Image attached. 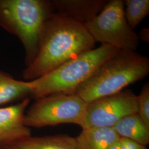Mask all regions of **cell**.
Instances as JSON below:
<instances>
[{"label":"cell","mask_w":149,"mask_h":149,"mask_svg":"<svg viewBox=\"0 0 149 149\" xmlns=\"http://www.w3.org/2000/svg\"><path fill=\"white\" fill-rule=\"evenodd\" d=\"M85 26L56 11L49 17L41 36L37 55L22 72L27 81L37 79L95 46Z\"/></svg>","instance_id":"6da1fadb"},{"label":"cell","mask_w":149,"mask_h":149,"mask_svg":"<svg viewBox=\"0 0 149 149\" xmlns=\"http://www.w3.org/2000/svg\"><path fill=\"white\" fill-rule=\"evenodd\" d=\"M149 73V59L134 51L118 50L78 87L76 94L88 103L116 94Z\"/></svg>","instance_id":"7a4b0ae2"},{"label":"cell","mask_w":149,"mask_h":149,"mask_svg":"<svg viewBox=\"0 0 149 149\" xmlns=\"http://www.w3.org/2000/svg\"><path fill=\"white\" fill-rule=\"evenodd\" d=\"M55 12L53 1L0 0V27L21 41L26 66L36 58L45 23Z\"/></svg>","instance_id":"3957f363"},{"label":"cell","mask_w":149,"mask_h":149,"mask_svg":"<svg viewBox=\"0 0 149 149\" xmlns=\"http://www.w3.org/2000/svg\"><path fill=\"white\" fill-rule=\"evenodd\" d=\"M118 49L101 45L77 55L37 79L30 81L36 100L54 93L76 94L78 87Z\"/></svg>","instance_id":"277c9868"},{"label":"cell","mask_w":149,"mask_h":149,"mask_svg":"<svg viewBox=\"0 0 149 149\" xmlns=\"http://www.w3.org/2000/svg\"><path fill=\"white\" fill-rule=\"evenodd\" d=\"M86 103L77 94L57 93L36 100L26 112L24 124L40 128L70 123L81 127L85 114Z\"/></svg>","instance_id":"5b68a950"},{"label":"cell","mask_w":149,"mask_h":149,"mask_svg":"<svg viewBox=\"0 0 149 149\" xmlns=\"http://www.w3.org/2000/svg\"><path fill=\"white\" fill-rule=\"evenodd\" d=\"M85 26L95 42L101 45L134 52L138 48V34L128 24L124 1H108L100 13Z\"/></svg>","instance_id":"8992f818"},{"label":"cell","mask_w":149,"mask_h":149,"mask_svg":"<svg viewBox=\"0 0 149 149\" xmlns=\"http://www.w3.org/2000/svg\"><path fill=\"white\" fill-rule=\"evenodd\" d=\"M136 98L132 91L125 90L88 103L81 127H113L124 117L138 113Z\"/></svg>","instance_id":"52a82bcc"},{"label":"cell","mask_w":149,"mask_h":149,"mask_svg":"<svg viewBox=\"0 0 149 149\" xmlns=\"http://www.w3.org/2000/svg\"><path fill=\"white\" fill-rule=\"evenodd\" d=\"M30 98L16 104L0 108V146L32 135L24 124V117Z\"/></svg>","instance_id":"ba28073f"},{"label":"cell","mask_w":149,"mask_h":149,"mask_svg":"<svg viewBox=\"0 0 149 149\" xmlns=\"http://www.w3.org/2000/svg\"><path fill=\"white\" fill-rule=\"evenodd\" d=\"M53 2L58 13L85 25L100 13L108 1L54 0Z\"/></svg>","instance_id":"9c48e42d"},{"label":"cell","mask_w":149,"mask_h":149,"mask_svg":"<svg viewBox=\"0 0 149 149\" xmlns=\"http://www.w3.org/2000/svg\"><path fill=\"white\" fill-rule=\"evenodd\" d=\"M0 149H81L75 138L67 134L29 136L0 146Z\"/></svg>","instance_id":"30bf717a"},{"label":"cell","mask_w":149,"mask_h":149,"mask_svg":"<svg viewBox=\"0 0 149 149\" xmlns=\"http://www.w3.org/2000/svg\"><path fill=\"white\" fill-rule=\"evenodd\" d=\"M120 138L113 127L82 129L75 138L81 149H108Z\"/></svg>","instance_id":"8fae6325"},{"label":"cell","mask_w":149,"mask_h":149,"mask_svg":"<svg viewBox=\"0 0 149 149\" xmlns=\"http://www.w3.org/2000/svg\"><path fill=\"white\" fill-rule=\"evenodd\" d=\"M113 128L120 138L127 139L146 146L149 144V127L138 113L122 118Z\"/></svg>","instance_id":"7c38bea8"},{"label":"cell","mask_w":149,"mask_h":149,"mask_svg":"<svg viewBox=\"0 0 149 149\" xmlns=\"http://www.w3.org/2000/svg\"><path fill=\"white\" fill-rule=\"evenodd\" d=\"M29 81L16 80L11 75L0 71V106L23 100L31 96Z\"/></svg>","instance_id":"4fadbf2b"},{"label":"cell","mask_w":149,"mask_h":149,"mask_svg":"<svg viewBox=\"0 0 149 149\" xmlns=\"http://www.w3.org/2000/svg\"><path fill=\"white\" fill-rule=\"evenodd\" d=\"M124 5L125 18L133 30L149 15V0H126Z\"/></svg>","instance_id":"5bb4252c"},{"label":"cell","mask_w":149,"mask_h":149,"mask_svg":"<svg viewBox=\"0 0 149 149\" xmlns=\"http://www.w3.org/2000/svg\"><path fill=\"white\" fill-rule=\"evenodd\" d=\"M138 113L145 123L149 127V84H145L136 98Z\"/></svg>","instance_id":"9a60e30c"},{"label":"cell","mask_w":149,"mask_h":149,"mask_svg":"<svg viewBox=\"0 0 149 149\" xmlns=\"http://www.w3.org/2000/svg\"><path fill=\"white\" fill-rule=\"evenodd\" d=\"M121 149H147L146 146L127 139L120 138Z\"/></svg>","instance_id":"2e32d148"},{"label":"cell","mask_w":149,"mask_h":149,"mask_svg":"<svg viewBox=\"0 0 149 149\" xmlns=\"http://www.w3.org/2000/svg\"><path fill=\"white\" fill-rule=\"evenodd\" d=\"M139 39H142L146 42H149V28H143L140 32L138 35Z\"/></svg>","instance_id":"e0dca14e"},{"label":"cell","mask_w":149,"mask_h":149,"mask_svg":"<svg viewBox=\"0 0 149 149\" xmlns=\"http://www.w3.org/2000/svg\"><path fill=\"white\" fill-rule=\"evenodd\" d=\"M108 149H121L120 143V139L116 143L113 144L112 146H111L110 148Z\"/></svg>","instance_id":"ac0fdd59"}]
</instances>
